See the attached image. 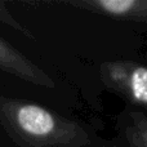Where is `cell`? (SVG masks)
I'll use <instances>...</instances> for the list:
<instances>
[{"label":"cell","mask_w":147,"mask_h":147,"mask_svg":"<svg viewBox=\"0 0 147 147\" xmlns=\"http://www.w3.org/2000/svg\"><path fill=\"white\" fill-rule=\"evenodd\" d=\"M17 119L26 132L36 136L48 134L54 127L52 115L38 106H23L18 111Z\"/></svg>","instance_id":"6da1fadb"},{"label":"cell","mask_w":147,"mask_h":147,"mask_svg":"<svg viewBox=\"0 0 147 147\" xmlns=\"http://www.w3.org/2000/svg\"><path fill=\"white\" fill-rule=\"evenodd\" d=\"M130 90L138 102L147 105V69L137 67L130 75Z\"/></svg>","instance_id":"7a4b0ae2"}]
</instances>
